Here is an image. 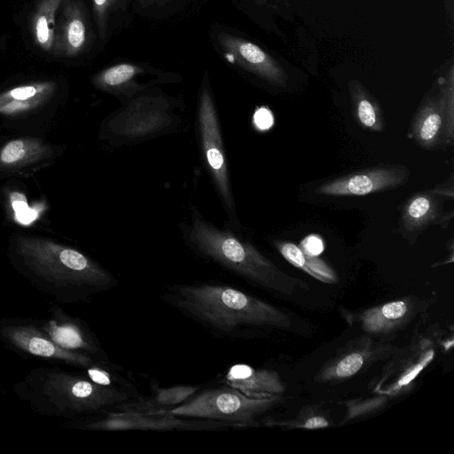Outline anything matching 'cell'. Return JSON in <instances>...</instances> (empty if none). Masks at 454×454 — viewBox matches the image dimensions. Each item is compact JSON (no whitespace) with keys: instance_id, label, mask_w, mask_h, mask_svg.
Returning <instances> with one entry per match:
<instances>
[{"instance_id":"cell-1","label":"cell","mask_w":454,"mask_h":454,"mask_svg":"<svg viewBox=\"0 0 454 454\" xmlns=\"http://www.w3.org/2000/svg\"><path fill=\"white\" fill-rule=\"evenodd\" d=\"M12 255L20 274L59 305L85 301L117 283L86 254L48 239L19 236Z\"/></svg>"},{"instance_id":"cell-2","label":"cell","mask_w":454,"mask_h":454,"mask_svg":"<svg viewBox=\"0 0 454 454\" xmlns=\"http://www.w3.org/2000/svg\"><path fill=\"white\" fill-rule=\"evenodd\" d=\"M13 391L35 413L65 421L103 413L130 398L123 387L94 382L83 369L68 371L57 364L32 368Z\"/></svg>"},{"instance_id":"cell-3","label":"cell","mask_w":454,"mask_h":454,"mask_svg":"<svg viewBox=\"0 0 454 454\" xmlns=\"http://www.w3.org/2000/svg\"><path fill=\"white\" fill-rule=\"evenodd\" d=\"M162 299L209 329L238 336L245 329L292 326L281 309L235 287L219 284L174 285Z\"/></svg>"},{"instance_id":"cell-4","label":"cell","mask_w":454,"mask_h":454,"mask_svg":"<svg viewBox=\"0 0 454 454\" xmlns=\"http://www.w3.org/2000/svg\"><path fill=\"white\" fill-rule=\"evenodd\" d=\"M188 238L202 255L269 292L291 296L309 289L307 282L283 271L250 243L207 222L196 209Z\"/></svg>"},{"instance_id":"cell-5","label":"cell","mask_w":454,"mask_h":454,"mask_svg":"<svg viewBox=\"0 0 454 454\" xmlns=\"http://www.w3.org/2000/svg\"><path fill=\"white\" fill-rule=\"evenodd\" d=\"M283 402L281 395L251 397L226 385L199 390L183 403L161 414L215 420L236 427H254L257 425L259 416Z\"/></svg>"},{"instance_id":"cell-6","label":"cell","mask_w":454,"mask_h":454,"mask_svg":"<svg viewBox=\"0 0 454 454\" xmlns=\"http://www.w3.org/2000/svg\"><path fill=\"white\" fill-rule=\"evenodd\" d=\"M0 343L27 360L64 364L77 369L99 363L87 354L69 350L55 343L41 327L38 318L0 317Z\"/></svg>"},{"instance_id":"cell-7","label":"cell","mask_w":454,"mask_h":454,"mask_svg":"<svg viewBox=\"0 0 454 454\" xmlns=\"http://www.w3.org/2000/svg\"><path fill=\"white\" fill-rule=\"evenodd\" d=\"M198 130L204 163L231 223L238 226L222 130L211 90L207 86L201 88L199 97Z\"/></svg>"},{"instance_id":"cell-8","label":"cell","mask_w":454,"mask_h":454,"mask_svg":"<svg viewBox=\"0 0 454 454\" xmlns=\"http://www.w3.org/2000/svg\"><path fill=\"white\" fill-rule=\"evenodd\" d=\"M104 417L93 416L67 420L61 427L69 429L89 431L153 430L191 431L215 430L232 427L225 422L191 419L168 414L105 411Z\"/></svg>"},{"instance_id":"cell-9","label":"cell","mask_w":454,"mask_h":454,"mask_svg":"<svg viewBox=\"0 0 454 454\" xmlns=\"http://www.w3.org/2000/svg\"><path fill=\"white\" fill-rule=\"evenodd\" d=\"M411 135L416 144L432 150L441 142L447 145L453 144L454 138V93L453 74L441 93L429 98L417 111Z\"/></svg>"},{"instance_id":"cell-10","label":"cell","mask_w":454,"mask_h":454,"mask_svg":"<svg viewBox=\"0 0 454 454\" xmlns=\"http://www.w3.org/2000/svg\"><path fill=\"white\" fill-rule=\"evenodd\" d=\"M434 356V341L423 337L404 349L399 348L395 353V358L373 383V391L388 397L406 393Z\"/></svg>"},{"instance_id":"cell-11","label":"cell","mask_w":454,"mask_h":454,"mask_svg":"<svg viewBox=\"0 0 454 454\" xmlns=\"http://www.w3.org/2000/svg\"><path fill=\"white\" fill-rule=\"evenodd\" d=\"M398 349L389 343L376 342L368 336L359 337L348 342L326 361L316 375V380L332 382L348 379Z\"/></svg>"},{"instance_id":"cell-12","label":"cell","mask_w":454,"mask_h":454,"mask_svg":"<svg viewBox=\"0 0 454 454\" xmlns=\"http://www.w3.org/2000/svg\"><path fill=\"white\" fill-rule=\"evenodd\" d=\"M410 176L403 165H381L349 173L329 180L316 189L327 196H364L395 189L405 184Z\"/></svg>"},{"instance_id":"cell-13","label":"cell","mask_w":454,"mask_h":454,"mask_svg":"<svg viewBox=\"0 0 454 454\" xmlns=\"http://www.w3.org/2000/svg\"><path fill=\"white\" fill-rule=\"evenodd\" d=\"M48 312L49 317L40 319V325L55 343L107 364L103 348L83 320L69 315L57 303L49 307Z\"/></svg>"},{"instance_id":"cell-14","label":"cell","mask_w":454,"mask_h":454,"mask_svg":"<svg viewBox=\"0 0 454 454\" xmlns=\"http://www.w3.org/2000/svg\"><path fill=\"white\" fill-rule=\"evenodd\" d=\"M168 104L160 97L136 98L111 122V129L120 137H143L166 129L172 119Z\"/></svg>"},{"instance_id":"cell-15","label":"cell","mask_w":454,"mask_h":454,"mask_svg":"<svg viewBox=\"0 0 454 454\" xmlns=\"http://www.w3.org/2000/svg\"><path fill=\"white\" fill-rule=\"evenodd\" d=\"M218 43L233 63L263 80L285 86L287 75L278 63L256 44L234 35L221 32Z\"/></svg>"},{"instance_id":"cell-16","label":"cell","mask_w":454,"mask_h":454,"mask_svg":"<svg viewBox=\"0 0 454 454\" xmlns=\"http://www.w3.org/2000/svg\"><path fill=\"white\" fill-rule=\"evenodd\" d=\"M419 302L412 298L388 301L362 311L357 321L369 334H389L405 327L416 316Z\"/></svg>"},{"instance_id":"cell-17","label":"cell","mask_w":454,"mask_h":454,"mask_svg":"<svg viewBox=\"0 0 454 454\" xmlns=\"http://www.w3.org/2000/svg\"><path fill=\"white\" fill-rule=\"evenodd\" d=\"M85 11L75 0H67L55 34V51L67 57L81 53L89 41Z\"/></svg>"},{"instance_id":"cell-18","label":"cell","mask_w":454,"mask_h":454,"mask_svg":"<svg viewBox=\"0 0 454 454\" xmlns=\"http://www.w3.org/2000/svg\"><path fill=\"white\" fill-rule=\"evenodd\" d=\"M226 385L251 397L280 395L286 386L279 374L270 369H255L247 364L231 366L225 376Z\"/></svg>"},{"instance_id":"cell-19","label":"cell","mask_w":454,"mask_h":454,"mask_svg":"<svg viewBox=\"0 0 454 454\" xmlns=\"http://www.w3.org/2000/svg\"><path fill=\"white\" fill-rule=\"evenodd\" d=\"M200 388L191 385L161 387L152 383V395L133 402H124L114 408L120 411L134 413H164L183 403Z\"/></svg>"},{"instance_id":"cell-20","label":"cell","mask_w":454,"mask_h":454,"mask_svg":"<svg viewBox=\"0 0 454 454\" xmlns=\"http://www.w3.org/2000/svg\"><path fill=\"white\" fill-rule=\"evenodd\" d=\"M442 199L433 190L418 192L410 197L402 209L401 227L409 234H417L440 220Z\"/></svg>"},{"instance_id":"cell-21","label":"cell","mask_w":454,"mask_h":454,"mask_svg":"<svg viewBox=\"0 0 454 454\" xmlns=\"http://www.w3.org/2000/svg\"><path fill=\"white\" fill-rule=\"evenodd\" d=\"M56 84L52 82L20 85L0 93V114L18 115L45 104L53 95Z\"/></svg>"},{"instance_id":"cell-22","label":"cell","mask_w":454,"mask_h":454,"mask_svg":"<svg viewBox=\"0 0 454 454\" xmlns=\"http://www.w3.org/2000/svg\"><path fill=\"white\" fill-rule=\"evenodd\" d=\"M52 153L51 147L36 138H17L8 142L0 150V171H14Z\"/></svg>"},{"instance_id":"cell-23","label":"cell","mask_w":454,"mask_h":454,"mask_svg":"<svg viewBox=\"0 0 454 454\" xmlns=\"http://www.w3.org/2000/svg\"><path fill=\"white\" fill-rule=\"evenodd\" d=\"M276 247L287 262L312 278L325 284L337 282V274L328 263L317 256L305 253L299 246L290 242L277 241Z\"/></svg>"},{"instance_id":"cell-24","label":"cell","mask_w":454,"mask_h":454,"mask_svg":"<svg viewBox=\"0 0 454 454\" xmlns=\"http://www.w3.org/2000/svg\"><path fill=\"white\" fill-rule=\"evenodd\" d=\"M350 95L356 121L366 129L373 132L383 131L385 121L376 99L358 82L350 85Z\"/></svg>"},{"instance_id":"cell-25","label":"cell","mask_w":454,"mask_h":454,"mask_svg":"<svg viewBox=\"0 0 454 454\" xmlns=\"http://www.w3.org/2000/svg\"><path fill=\"white\" fill-rule=\"evenodd\" d=\"M143 72L137 65L120 63L109 67L96 75L93 82L98 89L114 93L125 94L137 88L135 78Z\"/></svg>"},{"instance_id":"cell-26","label":"cell","mask_w":454,"mask_h":454,"mask_svg":"<svg viewBox=\"0 0 454 454\" xmlns=\"http://www.w3.org/2000/svg\"><path fill=\"white\" fill-rule=\"evenodd\" d=\"M63 0H42L34 14L32 26L36 43L51 51L55 43L56 12Z\"/></svg>"},{"instance_id":"cell-27","label":"cell","mask_w":454,"mask_h":454,"mask_svg":"<svg viewBox=\"0 0 454 454\" xmlns=\"http://www.w3.org/2000/svg\"><path fill=\"white\" fill-rule=\"evenodd\" d=\"M116 0H93V13L101 38H105L112 6Z\"/></svg>"},{"instance_id":"cell-28","label":"cell","mask_w":454,"mask_h":454,"mask_svg":"<svg viewBox=\"0 0 454 454\" xmlns=\"http://www.w3.org/2000/svg\"><path fill=\"white\" fill-rule=\"evenodd\" d=\"M285 425L288 427L305 428V429H317L329 427V421L323 416L320 415H308L304 417H299L292 421L285 422H275L271 425Z\"/></svg>"},{"instance_id":"cell-29","label":"cell","mask_w":454,"mask_h":454,"mask_svg":"<svg viewBox=\"0 0 454 454\" xmlns=\"http://www.w3.org/2000/svg\"><path fill=\"white\" fill-rule=\"evenodd\" d=\"M12 202L15 210L16 217L21 223H30L35 218V213L31 210L24 195L19 192L12 194Z\"/></svg>"},{"instance_id":"cell-30","label":"cell","mask_w":454,"mask_h":454,"mask_svg":"<svg viewBox=\"0 0 454 454\" xmlns=\"http://www.w3.org/2000/svg\"><path fill=\"white\" fill-rule=\"evenodd\" d=\"M300 247L307 254L318 256L325 248L322 239L317 235H309L302 239Z\"/></svg>"},{"instance_id":"cell-31","label":"cell","mask_w":454,"mask_h":454,"mask_svg":"<svg viewBox=\"0 0 454 454\" xmlns=\"http://www.w3.org/2000/svg\"><path fill=\"white\" fill-rule=\"evenodd\" d=\"M254 123L258 129L265 130L273 124V116L266 108H261L254 114Z\"/></svg>"},{"instance_id":"cell-32","label":"cell","mask_w":454,"mask_h":454,"mask_svg":"<svg viewBox=\"0 0 454 454\" xmlns=\"http://www.w3.org/2000/svg\"><path fill=\"white\" fill-rule=\"evenodd\" d=\"M3 392H4V389H3V387L0 385V396L2 395Z\"/></svg>"},{"instance_id":"cell-33","label":"cell","mask_w":454,"mask_h":454,"mask_svg":"<svg viewBox=\"0 0 454 454\" xmlns=\"http://www.w3.org/2000/svg\"><path fill=\"white\" fill-rule=\"evenodd\" d=\"M160 1H165V0H160Z\"/></svg>"}]
</instances>
